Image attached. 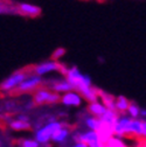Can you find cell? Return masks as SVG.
I'll use <instances>...</instances> for the list:
<instances>
[{
	"label": "cell",
	"instance_id": "obj_1",
	"mask_svg": "<svg viewBox=\"0 0 146 147\" xmlns=\"http://www.w3.org/2000/svg\"><path fill=\"white\" fill-rule=\"evenodd\" d=\"M66 81L71 85L72 90L77 91V92L83 88L91 86L90 76L82 74L76 67H72L66 71Z\"/></svg>",
	"mask_w": 146,
	"mask_h": 147
},
{
	"label": "cell",
	"instance_id": "obj_2",
	"mask_svg": "<svg viewBox=\"0 0 146 147\" xmlns=\"http://www.w3.org/2000/svg\"><path fill=\"white\" fill-rule=\"evenodd\" d=\"M64 124L62 121H59V120H54V121H50V123H47L46 125L39 127L38 130L35 131V140L38 141L41 145H47L50 142V139L53 137V134L55 133L57 130L63 126Z\"/></svg>",
	"mask_w": 146,
	"mask_h": 147
},
{
	"label": "cell",
	"instance_id": "obj_3",
	"mask_svg": "<svg viewBox=\"0 0 146 147\" xmlns=\"http://www.w3.org/2000/svg\"><path fill=\"white\" fill-rule=\"evenodd\" d=\"M34 103L38 105H43V104H57L60 103L61 95L54 92L51 90L39 88L38 90L34 91Z\"/></svg>",
	"mask_w": 146,
	"mask_h": 147
},
{
	"label": "cell",
	"instance_id": "obj_4",
	"mask_svg": "<svg viewBox=\"0 0 146 147\" xmlns=\"http://www.w3.org/2000/svg\"><path fill=\"white\" fill-rule=\"evenodd\" d=\"M28 77L26 71H16L12 76H9L7 80H5L1 84H0V90L3 91H13L16 89L26 78Z\"/></svg>",
	"mask_w": 146,
	"mask_h": 147
},
{
	"label": "cell",
	"instance_id": "obj_5",
	"mask_svg": "<svg viewBox=\"0 0 146 147\" xmlns=\"http://www.w3.org/2000/svg\"><path fill=\"white\" fill-rule=\"evenodd\" d=\"M42 84V78L40 76H28L19 86L14 89L12 92H18V94H26V92H32V91L38 90L39 86Z\"/></svg>",
	"mask_w": 146,
	"mask_h": 147
},
{
	"label": "cell",
	"instance_id": "obj_6",
	"mask_svg": "<svg viewBox=\"0 0 146 147\" xmlns=\"http://www.w3.org/2000/svg\"><path fill=\"white\" fill-rule=\"evenodd\" d=\"M60 103L63 104L64 106H75V107H77V106L82 105L83 98L77 91L71 90V91H69V92H66L61 96Z\"/></svg>",
	"mask_w": 146,
	"mask_h": 147
},
{
	"label": "cell",
	"instance_id": "obj_7",
	"mask_svg": "<svg viewBox=\"0 0 146 147\" xmlns=\"http://www.w3.org/2000/svg\"><path fill=\"white\" fill-rule=\"evenodd\" d=\"M61 69V65L56 62V61H47V62H43L39 65H36L34 68V72L36 76H43L48 72H51V71H55V70H59Z\"/></svg>",
	"mask_w": 146,
	"mask_h": 147
},
{
	"label": "cell",
	"instance_id": "obj_8",
	"mask_svg": "<svg viewBox=\"0 0 146 147\" xmlns=\"http://www.w3.org/2000/svg\"><path fill=\"white\" fill-rule=\"evenodd\" d=\"M70 136H71L70 127L63 125V126L60 128V130H57L55 133L53 134V137H51V139H50V142L57 144V145H62V144H64V142L69 139Z\"/></svg>",
	"mask_w": 146,
	"mask_h": 147
},
{
	"label": "cell",
	"instance_id": "obj_9",
	"mask_svg": "<svg viewBox=\"0 0 146 147\" xmlns=\"http://www.w3.org/2000/svg\"><path fill=\"white\" fill-rule=\"evenodd\" d=\"M106 110L107 109L104 106V104L101 100H96V102H93V103H89V105H88V111H89L90 116L96 117V118H101L105 113Z\"/></svg>",
	"mask_w": 146,
	"mask_h": 147
},
{
	"label": "cell",
	"instance_id": "obj_10",
	"mask_svg": "<svg viewBox=\"0 0 146 147\" xmlns=\"http://www.w3.org/2000/svg\"><path fill=\"white\" fill-rule=\"evenodd\" d=\"M118 117H119L118 112L114 111V110H106L105 113H104L99 119H101L102 124H104L105 126L110 127V128H112V130H114V126H115V124L117 123Z\"/></svg>",
	"mask_w": 146,
	"mask_h": 147
},
{
	"label": "cell",
	"instance_id": "obj_11",
	"mask_svg": "<svg viewBox=\"0 0 146 147\" xmlns=\"http://www.w3.org/2000/svg\"><path fill=\"white\" fill-rule=\"evenodd\" d=\"M78 94L82 96L83 99H85L88 103H93L98 100V92L93 88V86H88V88H83L78 91Z\"/></svg>",
	"mask_w": 146,
	"mask_h": 147
},
{
	"label": "cell",
	"instance_id": "obj_12",
	"mask_svg": "<svg viewBox=\"0 0 146 147\" xmlns=\"http://www.w3.org/2000/svg\"><path fill=\"white\" fill-rule=\"evenodd\" d=\"M84 124L85 126L89 128L90 131H95V132H98L102 127V121L99 118H96V117H93V116H88L84 118Z\"/></svg>",
	"mask_w": 146,
	"mask_h": 147
},
{
	"label": "cell",
	"instance_id": "obj_13",
	"mask_svg": "<svg viewBox=\"0 0 146 147\" xmlns=\"http://www.w3.org/2000/svg\"><path fill=\"white\" fill-rule=\"evenodd\" d=\"M51 89L54 90V92L56 94H66V92H69V91L72 90L71 85L64 80V81H59V82H54L53 85H51Z\"/></svg>",
	"mask_w": 146,
	"mask_h": 147
},
{
	"label": "cell",
	"instance_id": "obj_14",
	"mask_svg": "<svg viewBox=\"0 0 146 147\" xmlns=\"http://www.w3.org/2000/svg\"><path fill=\"white\" fill-rule=\"evenodd\" d=\"M9 127L14 131H28L32 128V125L30 123H27V121H21V120H18V119H13V120H9L8 123Z\"/></svg>",
	"mask_w": 146,
	"mask_h": 147
},
{
	"label": "cell",
	"instance_id": "obj_15",
	"mask_svg": "<svg viewBox=\"0 0 146 147\" xmlns=\"http://www.w3.org/2000/svg\"><path fill=\"white\" fill-rule=\"evenodd\" d=\"M129 105H130L129 99H127L126 97H124V96H119L118 98L115 99V111L124 113V112H126Z\"/></svg>",
	"mask_w": 146,
	"mask_h": 147
},
{
	"label": "cell",
	"instance_id": "obj_16",
	"mask_svg": "<svg viewBox=\"0 0 146 147\" xmlns=\"http://www.w3.org/2000/svg\"><path fill=\"white\" fill-rule=\"evenodd\" d=\"M20 11L26 14V15H29V16H36L41 13V9L40 7L38 6H33V5H29V4H21L19 6Z\"/></svg>",
	"mask_w": 146,
	"mask_h": 147
},
{
	"label": "cell",
	"instance_id": "obj_17",
	"mask_svg": "<svg viewBox=\"0 0 146 147\" xmlns=\"http://www.w3.org/2000/svg\"><path fill=\"white\" fill-rule=\"evenodd\" d=\"M104 147H129V146H127L120 138L112 137L104 144Z\"/></svg>",
	"mask_w": 146,
	"mask_h": 147
},
{
	"label": "cell",
	"instance_id": "obj_18",
	"mask_svg": "<svg viewBox=\"0 0 146 147\" xmlns=\"http://www.w3.org/2000/svg\"><path fill=\"white\" fill-rule=\"evenodd\" d=\"M126 112H127V115H129V117L131 119H138V117L140 116V109L137 104L130 103L129 107H127V110H126Z\"/></svg>",
	"mask_w": 146,
	"mask_h": 147
},
{
	"label": "cell",
	"instance_id": "obj_19",
	"mask_svg": "<svg viewBox=\"0 0 146 147\" xmlns=\"http://www.w3.org/2000/svg\"><path fill=\"white\" fill-rule=\"evenodd\" d=\"M104 106L107 109V110H114L115 111V99L109 96V95H102V100H101Z\"/></svg>",
	"mask_w": 146,
	"mask_h": 147
},
{
	"label": "cell",
	"instance_id": "obj_20",
	"mask_svg": "<svg viewBox=\"0 0 146 147\" xmlns=\"http://www.w3.org/2000/svg\"><path fill=\"white\" fill-rule=\"evenodd\" d=\"M20 147H40V144L35 139H22L19 141Z\"/></svg>",
	"mask_w": 146,
	"mask_h": 147
},
{
	"label": "cell",
	"instance_id": "obj_21",
	"mask_svg": "<svg viewBox=\"0 0 146 147\" xmlns=\"http://www.w3.org/2000/svg\"><path fill=\"white\" fill-rule=\"evenodd\" d=\"M64 54H66V50H64V48H57L55 51L53 53V61H55V60H57V59L62 57Z\"/></svg>",
	"mask_w": 146,
	"mask_h": 147
},
{
	"label": "cell",
	"instance_id": "obj_22",
	"mask_svg": "<svg viewBox=\"0 0 146 147\" xmlns=\"http://www.w3.org/2000/svg\"><path fill=\"white\" fill-rule=\"evenodd\" d=\"M141 140L146 141V120H141Z\"/></svg>",
	"mask_w": 146,
	"mask_h": 147
},
{
	"label": "cell",
	"instance_id": "obj_23",
	"mask_svg": "<svg viewBox=\"0 0 146 147\" xmlns=\"http://www.w3.org/2000/svg\"><path fill=\"white\" fill-rule=\"evenodd\" d=\"M69 147H88V145H85L84 142H81V141H78V142H74L71 146H69Z\"/></svg>",
	"mask_w": 146,
	"mask_h": 147
},
{
	"label": "cell",
	"instance_id": "obj_24",
	"mask_svg": "<svg viewBox=\"0 0 146 147\" xmlns=\"http://www.w3.org/2000/svg\"><path fill=\"white\" fill-rule=\"evenodd\" d=\"M16 119H18V120H21V121H27V123H29L28 117H27V116H24V115L18 116V118H16Z\"/></svg>",
	"mask_w": 146,
	"mask_h": 147
},
{
	"label": "cell",
	"instance_id": "obj_25",
	"mask_svg": "<svg viewBox=\"0 0 146 147\" xmlns=\"http://www.w3.org/2000/svg\"><path fill=\"white\" fill-rule=\"evenodd\" d=\"M137 147H146V141L145 140H140Z\"/></svg>",
	"mask_w": 146,
	"mask_h": 147
},
{
	"label": "cell",
	"instance_id": "obj_26",
	"mask_svg": "<svg viewBox=\"0 0 146 147\" xmlns=\"http://www.w3.org/2000/svg\"><path fill=\"white\" fill-rule=\"evenodd\" d=\"M140 116H141V117H146V109L140 110Z\"/></svg>",
	"mask_w": 146,
	"mask_h": 147
},
{
	"label": "cell",
	"instance_id": "obj_27",
	"mask_svg": "<svg viewBox=\"0 0 146 147\" xmlns=\"http://www.w3.org/2000/svg\"><path fill=\"white\" fill-rule=\"evenodd\" d=\"M4 11H5V7H4V5H3L1 3H0V13L4 12Z\"/></svg>",
	"mask_w": 146,
	"mask_h": 147
},
{
	"label": "cell",
	"instance_id": "obj_28",
	"mask_svg": "<svg viewBox=\"0 0 146 147\" xmlns=\"http://www.w3.org/2000/svg\"><path fill=\"white\" fill-rule=\"evenodd\" d=\"M1 124H3V117L0 116V125H1Z\"/></svg>",
	"mask_w": 146,
	"mask_h": 147
},
{
	"label": "cell",
	"instance_id": "obj_29",
	"mask_svg": "<svg viewBox=\"0 0 146 147\" xmlns=\"http://www.w3.org/2000/svg\"><path fill=\"white\" fill-rule=\"evenodd\" d=\"M0 147H1V146H0Z\"/></svg>",
	"mask_w": 146,
	"mask_h": 147
}]
</instances>
